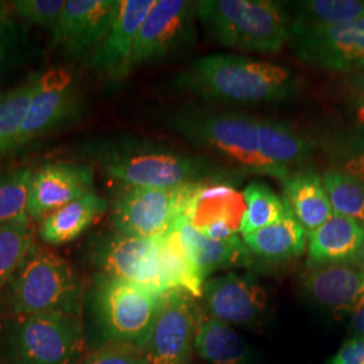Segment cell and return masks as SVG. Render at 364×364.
Returning <instances> with one entry per match:
<instances>
[{
  "mask_svg": "<svg viewBox=\"0 0 364 364\" xmlns=\"http://www.w3.org/2000/svg\"><path fill=\"white\" fill-rule=\"evenodd\" d=\"M193 347L210 364H247L248 347L232 326L201 308L196 323Z\"/></svg>",
  "mask_w": 364,
  "mask_h": 364,
  "instance_id": "cell-26",
  "label": "cell"
},
{
  "mask_svg": "<svg viewBox=\"0 0 364 364\" xmlns=\"http://www.w3.org/2000/svg\"><path fill=\"white\" fill-rule=\"evenodd\" d=\"M161 266L166 290L181 289L195 299L203 297L207 277L186 254L177 227L161 236Z\"/></svg>",
  "mask_w": 364,
  "mask_h": 364,
  "instance_id": "cell-28",
  "label": "cell"
},
{
  "mask_svg": "<svg viewBox=\"0 0 364 364\" xmlns=\"http://www.w3.org/2000/svg\"><path fill=\"white\" fill-rule=\"evenodd\" d=\"M176 82L204 100L230 105L279 103L299 90V77L287 66L221 53L198 58Z\"/></svg>",
  "mask_w": 364,
  "mask_h": 364,
  "instance_id": "cell-1",
  "label": "cell"
},
{
  "mask_svg": "<svg viewBox=\"0 0 364 364\" xmlns=\"http://www.w3.org/2000/svg\"><path fill=\"white\" fill-rule=\"evenodd\" d=\"M196 16L209 37L243 52L279 53L290 38L285 4L274 0H200Z\"/></svg>",
  "mask_w": 364,
  "mask_h": 364,
  "instance_id": "cell-6",
  "label": "cell"
},
{
  "mask_svg": "<svg viewBox=\"0 0 364 364\" xmlns=\"http://www.w3.org/2000/svg\"><path fill=\"white\" fill-rule=\"evenodd\" d=\"M161 291L134 282L95 277L88 294L90 326H84L92 350L105 344H126L144 350L159 311Z\"/></svg>",
  "mask_w": 364,
  "mask_h": 364,
  "instance_id": "cell-4",
  "label": "cell"
},
{
  "mask_svg": "<svg viewBox=\"0 0 364 364\" xmlns=\"http://www.w3.org/2000/svg\"><path fill=\"white\" fill-rule=\"evenodd\" d=\"M19 147L18 144H13V142H4V141H0V158L9 153H11L14 149Z\"/></svg>",
  "mask_w": 364,
  "mask_h": 364,
  "instance_id": "cell-43",
  "label": "cell"
},
{
  "mask_svg": "<svg viewBox=\"0 0 364 364\" xmlns=\"http://www.w3.org/2000/svg\"><path fill=\"white\" fill-rule=\"evenodd\" d=\"M176 227L186 254L205 277L221 269L250 266L252 254L246 247L242 236L236 235L224 240L209 239L200 234L182 216Z\"/></svg>",
  "mask_w": 364,
  "mask_h": 364,
  "instance_id": "cell-21",
  "label": "cell"
},
{
  "mask_svg": "<svg viewBox=\"0 0 364 364\" xmlns=\"http://www.w3.org/2000/svg\"><path fill=\"white\" fill-rule=\"evenodd\" d=\"M80 107L81 91L73 72L65 68L41 72L37 91L18 144L23 146L63 127L75 119Z\"/></svg>",
  "mask_w": 364,
  "mask_h": 364,
  "instance_id": "cell-13",
  "label": "cell"
},
{
  "mask_svg": "<svg viewBox=\"0 0 364 364\" xmlns=\"http://www.w3.org/2000/svg\"><path fill=\"white\" fill-rule=\"evenodd\" d=\"M302 287L318 306L350 313L364 293V272L355 264H308Z\"/></svg>",
  "mask_w": 364,
  "mask_h": 364,
  "instance_id": "cell-19",
  "label": "cell"
},
{
  "mask_svg": "<svg viewBox=\"0 0 364 364\" xmlns=\"http://www.w3.org/2000/svg\"><path fill=\"white\" fill-rule=\"evenodd\" d=\"M117 0H66L65 10L52 33L53 46L75 60L90 63L111 26Z\"/></svg>",
  "mask_w": 364,
  "mask_h": 364,
  "instance_id": "cell-16",
  "label": "cell"
},
{
  "mask_svg": "<svg viewBox=\"0 0 364 364\" xmlns=\"http://www.w3.org/2000/svg\"><path fill=\"white\" fill-rule=\"evenodd\" d=\"M359 267L362 269L364 272V254H363V258H362V260H360V264H359Z\"/></svg>",
  "mask_w": 364,
  "mask_h": 364,
  "instance_id": "cell-44",
  "label": "cell"
},
{
  "mask_svg": "<svg viewBox=\"0 0 364 364\" xmlns=\"http://www.w3.org/2000/svg\"><path fill=\"white\" fill-rule=\"evenodd\" d=\"M105 174L127 188H177L203 182L237 183L243 174L203 156L144 142H119L99 153Z\"/></svg>",
  "mask_w": 364,
  "mask_h": 364,
  "instance_id": "cell-2",
  "label": "cell"
},
{
  "mask_svg": "<svg viewBox=\"0 0 364 364\" xmlns=\"http://www.w3.org/2000/svg\"><path fill=\"white\" fill-rule=\"evenodd\" d=\"M329 364H364V338H348Z\"/></svg>",
  "mask_w": 364,
  "mask_h": 364,
  "instance_id": "cell-38",
  "label": "cell"
},
{
  "mask_svg": "<svg viewBox=\"0 0 364 364\" xmlns=\"http://www.w3.org/2000/svg\"><path fill=\"white\" fill-rule=\"evenodd\" d=\"M99 273L165 293L161 266V237L112 232L99 237L91 250Z\"/></svg>",
  "mask_w": 364,
  "mask_h": 364,
  "instance_id": "cell-9",
  "label": "cell"
},
{
  "mask_svg": "<svg viewBox=\"0 0 364 364\" xmlns=\"http://www.w3.org/2000/svg\"><path fill=\"white\" fill-rule=\"evenodd\" d=\"M92 192H95V174L91 166L68 161L45 164L33 173L28 218L42 220L49 213Z\"/></svg>",
  "mask_w": 364,
  "mask_h": 364,
  "instance_id": "cell-17",
  "label": "cell"
},
{
  "mask_svg": "<svg viewBox=\"0 0 364 364\" xmlns=\"http://www.w3.org/2000/svg\"><path fill=\"white\" fill-rule=\"evenodd\" d=\"M324 149L331 169L364 181V126L353 124L335 132Z\"/></svg>",
  "mask_w": 364,
  "mask_h": 364,
  "instance_id": "cell-30",
  "label": "cell"
},
{
  "mask_svg": "<svg viewBox=\"0 0 364 364\" xmlns=\"http://www.w3.org/2000/svg\"><path fill=\"white\" fill-rule=\"evenodd\" d=\"M13 15L11 1H1V0H0V23H1L4 19H7V18H10V16H13Z\"/></svg>",
  "mask_w": 364,
  "mask_h": 364,
  "instance_id": "cell-42",
  "label": "cell"
},
{
  "mask_svg": "<svg viewBox=\"0 0 364 364\" xmlns=\"http://www.w3.org/2000/svg\"><path fill=\"white\" fill-rule=\"evenodd\" d=\"M77 364H147L144 350L126 344H105L82 356Z\"/></svg>",
  "mask_w": 364,
  "mask_h": 364,
  "instance_id": "cell-37",
  "label": "cell"
},
{
  "mask_svg": "<svg viewBox=\"0 0 364 364\" xmlns=\"http://www.w3.org/2000/svg\"><path fill=\"white\" fill-rule=\"evenodd\" d=\"M346 84L353 97L364 99V68L348 73L346 78Z\"/></svg>",
  "mask_w": 364,
  "mask_h": 364,
  "instance_id": "cell-40",
  "label": "cell"
},
{
  "mask_svg": "<svg viewBox=\"0 0 364 364\" xmlns=\"http://www.w3.org/2000/svg\"><path fill=\"white\" fill-rule=\"evenodd\" d=\"M85 347L77 316L37 313L0 320V364H75Z\"/></svg>",
  "mask_w": 364,
  "mask_h": 364,
  "instance_id": "cell-7",
  "label": "cell"
},
{
  "mask_svg": "<svg viewBox=\"0 0 364 364\" xmlns=\"http://www.w3.org/2000/svg\"><path fill=\"white\" fill-rule=\"evenodd\" d=\"M201 299L204 312L230 326H258L267 305L264 289L236 273L207 279Z\"/></svg>",
  "mask_w": 364,
  "mask_h": 364,
  "instance_id": "cell-18",
  "label": "cell"
},
{
  "mask_svg": "<svg viewBox=\"0 0 364 364\" xmlns=\"http://www.w3.org/2000/svg\"><path fill=\"white\" fill-rule=\"evenodd\" d=\"M257 134L260 153L289 174L304 169L317 147L309 135L273 119H257Z\"/></svg>",
  "mask_w": 364,
  "mask_h": 364,
  "instance_id": "cell-22",
  "label": "cell"
},
{
  "mask_svg": "<svg viewBox=\"0 0 364 364\" xmlns=\"http://www.w3.org/2000/svg\"><path fill=\"white\" fill-rule=\"evenodd\" d=\"M107 209V200L96 192L82 196L39 220L38 236L49 246L70 243L100 219Z\"/></svg>",
  "mask_w": 364,
  "mask_h": 364,
  "instance_id": "cell-23",
  "label": "cell"
},
{
  "mask_svg": "<svg viewBox=\"0 0 364 364\" xmlns=\"http://www.w3.org/2000/svg\"><path fill=\"white\" fill-rule=\"evenodd\" d=\"M284 4L290 34L364 18V0H299Z\"/></svg>",
  "mask_w": 364,
  "mask_h": 364,
  "instance_id": "cell-27",
  "label": "cell"
},
{
  "mask_svg": "<svg viewBox=\"0 0 364 364\" xmlns=\"http://www.w3.org/2000/svg\"><path fill=\"white\" fill-rule=\"evenodd\" d=\"M196 1L156 0L139 30L132 70L186 48L196 36Z\"/></svg>",
  "mask_w": 364,
  "mask_h": 364,
  "instance_id": "cell-12",
  "label": "cell"
},
{
  "mask_svg": "<svg viewBox=\"0 0 364 364\" xmlns=\"http://www.w3.org/2000/svg\"><path fill=\"white\" fill-rule=\"evenodd\" d=\"M282 183L284 200L308 236L333 215L323 178L314 170L293 171Z\"/></svg>",
  "mask_w": 364,
  "mask_h": 364,
  "instance_id": "cell-24",
  "label": "cell"
},
{
  "mask_svg": "<svg viewBox=\"0 0 364 364\" xmlns=\"http://www.w3.org/2000/svg\"><path fill=\"white\" fill-rule=\"evenodd\" d=\"M289 45L309 65L347 73L363 69L364 18L291 33Z\"/></svg>",
  "mask_w": 364,
  "mask_h": 364,
  "instance_id": "cell-11",
  "label": "cell"
},
{
  "mask_svg": "<svg viewBox=\"0 0 364 364\" xmlns=\"http://www.w3.org/2000/svg\"><path fill=\"white\" fill-rule=\"evenodd\" d=\"M201 306L181 289L162 294L151 335L144 348L147 364H188Z\"/></svg>",
  "mask_w": 364,
  "mask_h": 364,
  "instance_id": "cell-10",
  "label": "cell"
},
{
  "mask_svg": "<svg viewBox=\"0 0 364 364\" xmlns=\"http://www.w3.org/2000/svg\"><path fill=\"white\" fill-rule=\"evenodd\" d=\"M350 316H351L352 329L355 331L356 336L364 338V293L352 306Z\"/></svg>",
  "mask_w": 364,
  "mask_h": 364,
  "instance_id": "cell-39",
  "label": "cell"
},
{
  "mask_svg": "<svg viewBox=\"0 0 364 364\" xmlns=\"http://www.w3.org/2000/svg\"><path fill=\"white\" fill-rule=\"evenodd\" d=\"M156 0H117L111 26L90 60L102 77L122 81L132 70V55L139 30Z\"/></svg>",
  "mask_w": 364,
  "mask_h": 364,
  "instance_id": "cell-15",
  "label": "cell"
},
{
  "mask_svg": "<svg viewBox=\"0 0 364 364\" xmlns=\"http://www.w3.org/2000/svg\"><path fill=\"white\" fill-rule=\"evenodd\" d=\"M33 173L31 168L0 171V225L31 221L27 209Z\"/></svg>",
  "mask_w": 364,
  "mask_h": 364,
  "instance_id": "cell-33",
  "label": "cell"
},
{
  "mask_svg": "<svg viewBox=\"0 0 364 364\" xmlns=\"http://www.w3.org/2000/svg\"><path fill=\"white\" fill-rule=\"evenodd\" d=\"M242 193L246 201V212L240 227L242 236L272 225L287 213V201L262 182H251Z\"/></svg>",
  "mask_w": 364,
  "mask_h": 364,
  "instance_id": "cell-31",
  "label": "cell"
},
{
  "mask_svg": "<svg viewBox=\"0 0 364 364\" xmlns=\"http://www.w3.org/2000/svg\"><path fill=\"white\" fill-rule=\"evenodd\" d=\"M321 178L333 213L364 227V181L332 169H326Z\"/></svg>",
  "mask_w": 364,
  "mask_h": 364,
  "instance_id": "cell-32",
  "label": "cell"
},
{
  "mask_svg": "<svg viewBox=\"0 0 364 364\" xmlns=\"http://www.w3.org/2000/svg\"><path fill=\"white\" fill-rule=\"evenodd\" d=\"M84 301L85 287L75 267L36 243L0 294V320L37 313L81 317Z\"/></svg>",
  "mask_w": 364,
  "mask_h": 364,
  "instance_id": "cell-3",
  "label": "cell"
},
{
  "mask_svg": "<svg viewBox=\"0 0 364 364\" xmlns=\"http://www.w3.org/2000/svg\"><path fill=\"white\" fill-rule=\"evenodd\" d=\"M41 72L31 73L19 85L0 93V141L18 144L31 102L37 91Z\"/></svg>",
  "mask_w": 364,
  "mask_h": 364,
  "instance_id": "cell-29",
  "label": "cell"
},
{
  "mask_svg": "<svg viewBox=\"0 0 364 364\" xmlns=\"http://www.w3.org/2000/svg\"><path fill=\"white\" fill-rule=\"evenodd\" d=\"M348 114L353 119L355 124L364 126V99L353 97L351 105H350Z\"/></svg>",
  "mask_w": 364,
  "mask_h": 364,
  "instance_id": "cell-41",
  "label": "cell"
},
{
  "mask_svg": "<svg viewBox=\"0 0 364 364\" xmlns=\"http://www.w3.org/2000/svg\"><path fill=\"white\" fill-rule=\"evenodd\" d=\"M242 239L251 254L272 262L299 258L308 247V234L289 207L279 220Z\"/></svg>",
  "mask_w": 364,
  "mask_h": 364,
  "instance_id": "cell-25",
  "label": "cell"
},
{
  "mask_svg": "<svg viewBox=\"0 0 364 364\" xmlns=\"http://www.w3.org/2000/svg\"><path fill=\"white\" fill-rule=\"evenodd\" d=\"M66 0H14V16L43 27L52 34L65 10Z\"/></svg>",
  "mask_w": 364,
  "mask_h": 364,
  "instance_id": "cell-35",
  "label": "cell"
},
{
  "mask_svg": "<svg viewBox=\"0 0 364 364\" xmlns=\"http://www.w3.org/2000/svg\"><path fill=\"white\" fill-rule=\"evenodd\" d=\"M170 126L185 139L231 165V169L269 176L285 181L289 173L277 168L260 153L257 117L205 108L174 114Z\"/></svg>",
  "mask_w": 364,
  "mask_h": 364,
  "instance_id": "cell-5",
  "label": "cell"
},
{
  "mask_svg": "<svg viewBox=\"0 0 364 364\" xmlns=\"http://www.w3.org/2000/svg\"><path fill=\"white\" fill-rule=\"evenodd\" d=\"M127 188L117 196L111 220L117 232L138 237H161L182 216L192 186Z\"/></svg>",
  "mask_w": 364,
  "mask_h": 364,
  "instance_id": "cell-8",
  "label": "cell"
},
{
  "mask_svg": "<svg viewBox=\"0 0 364 364\" xmlns=\"http://www.w3.org/2000/svg\"><path fill=\"white\" fill-rule=\"evenodd\" d=\"M246 201L232 182H203L192 186L182 218L200 234L224 240L240 232Z\"/></svg>",
  "mask_w": 364,
  "mask_h": 364,
  "instance_id": "cell-14",
  "label": "cell"
},
{
  "mask_svg": "<svg viewBox=\"0 0 364 364\" xmlns=\"http://www.w3.org/2000/svg\"><path fill=\"white\" fill-rule=\"evenodd\" d=\"M34 245L31 221L0 225V294Z\"/></svg>",
  "mask_w": 364,
  "mask_h": 364,
  "instance_id": "cell-34",
  "label": "cell"
},
{
  "mask_svg": "<svg viewBox=\"0 0 364 364\" xmlns=\"http://www.w3.org/2000/svg\"><path fill=\"white\" fill-rule=\"evenodd\" d=\"M364 254V227L333 213L308 236V264H355Z\"/></svg>",
  "mask_w": 364,
  "mask_h": 364,
  "instance_id": "cell-20",
  "label": "cell"
},
{
  "mask_svg": "<svg viewBox=\"0 0 364 364\" xmlns=\"http://www.w3.org/2000/svg\"><path fill=\"white\" fill-rule=\"evenodd\" d=\"M25 43L26 31L14 15L0 23V75L10 69L14 61L21 55Z\"/></svg>",
  "mask_w": 364,
  "mask_h": 364,
  "instance_id": "cell-36",
  "label": "cell"
}]
</instances>
